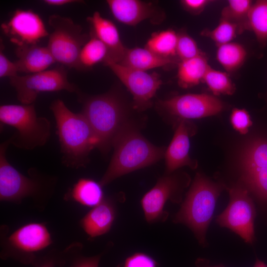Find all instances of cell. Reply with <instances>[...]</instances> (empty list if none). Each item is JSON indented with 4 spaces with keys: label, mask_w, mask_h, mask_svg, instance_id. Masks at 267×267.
<instances>
[{
    "label": "cell",
    "mask_w": 267,
    "mask_h": 267,
    "mask_svg": "<svg viewBox=\"0 0 267 267\" xmlns=\"http://www.w3.org/2000/svg\"><path fill=\"white\" fill-rule=\"evenodd\" d=\"M102 186L99 182L89 178H81L70 190V197L82 205L94 207L104 200Z\"/></svg>",
    "instance_id": "23"
},
{
    "label": "cell",
    "mask_w": 267,
    "mask_h": 267,
    "mask_svg": "<svg viewBox=\"0 0 267 267\" xmlns=\"http://www.w3.org/2000/svg\"><path fill=\"white\" fill-rule=\"evenodd\" d=\"M10 139L0 145V199L19 203L26 197L34 196L42 188L40 181L34 177H26L8 161L6 152Z\"/></svg>",
    "instance_id": "13"
},
{
    "label": "cell",
    "mask_w": 267,
    "mask_h": 267,
    "mask_svg": "<svg viewBox=\"0 0 267 267\" xmlns=\"http://www.w3.org/2000/svg\"><path fill=\"white\" fill-rule=\"evenodd\" d=\"M3 45L0 44V77L9 78L18 76L19 72L15 62L9 60L3 51Z\"/></svg>",
    "instance_id": "34"
},
{
    "label": "cell",
    "mask_w": 267,
    "mask_h": 267,
    "mask_svg": "<svg viewBox=\"0 0 267 267\" xmlns=\"http://www.w3.org/2000/svg\"><path fill=\"white\" fill-rule=\"evenodd\" d=\"M196 41L185 32L178 34L176 55L179 61L188 59L203 54Z\"/></svg>",
    "instance_id": "31"
},
{
    "label": "cell",
    "mask_w": 267,
    "mask_h": 267,
    "mask_svg": "<svg viewBox=\"0 0 267 267\" xmlns=\"http://www.w3.org/2000/svg\"><path fill=\"white\" fill-rule=\"evenodd\" d=\"M108 57L107 47L90 32L89 38L83 46L79 54L78 70L88 69L99 62H104Z\"/></svg>",
    "instance_id": "26"
},
{
    "label": "cell",
    "mask_w": 267,
    "mask_h": 267,
    "mask_svg": "<svg viewBox=\"0 0 267 267\" xmlns=\"http://www.w3.org/2000/svg\"><path fill=\"white\" fill-rule=\"evenodd\" d=\"M230 121L233 129L241 134H246L253 124L249 113L245 109L233 108Z\"/></svg>",
    "instance_id": "32"
},
{
    "label": "cell",
    "mask_w": 267,
    "mask_h": 267,
    "mask_svg": "<svg viewBox=\"0 0 267 267\" xmlns=\"http://www.w3.org/2000/svg\"><path fill=\"white\" fill-rule=\"evenodd\" d=\"M100 255L84 258L79 261L73 267H98Z\"/></svg>",
    "instance_id": "36"
},
{
    "label": "cell",
    "mask_w": 267,
    "mask_h": 267,
    "mask_svg": "<svg viewBox=\"0 0 267 267\" xmlns=\"http://www.w3.org/2000/svg\"><path fill=\"white\" fill-rule=\"evenodd\" d=\"M178 34L172 29L153 33L145 47L155 54L166 58H175Z\"/></svg>",
    "instance_id": "25"
},
{
    "label": "cell",
    "mask_w": 267,
    "mask_h": 267,
    "mask_svg": "<svg viewBox=\"0 0 267 267\" xmlns=\"http://www.w3.org/2000/svg\"><path fill=\"white\" fill-rule=\"evenodd\" d=\"M245 30L252 31L262 46L267 44V0L253 2L249 11Z\"/></svg>",
    "instance_id": "24"
},
{
    "label": "cell",
    "mask_w": 267,
    "mask_h": 267,
    "mask_svg": "<svg viewBox=\"0 0 267 267\" xmlns=\"http://www.w3.org/2000/svg\"><path fill=\"white\" fill-rule=\"evenodd\" d=\"M193 133L191 123L187 120H179L174 136L165 152L166 174H172L183 166L192 169L197 168V161L192 159L189 154V138Z\"/></svg>",
    "instance_id": "15"
},
{
    "label": "cell",
    "mask_w": 267,
    "mask_h": 267,
    "mask_svg": "<svg viewBox=\"0 0 267 267\" xmlns=\"http://www.w3.org/2000/svg\"><path fill=\"white\" fill-rule=\"evenodd\" d=\"M0 121L16 129L10 142L19 149L30 150L43 146L50 135V121L37 116L34 103L0 105Z\"/></svg>",
    "instance_id": "5"
},
{
    "label": "cell",
    "mask_w": 267,
    "mask_h": 267,
    "mask_svg": "<svg viewBox=\"0 0 267 267\" xmlns=\"http://www.w3.org/2000/svg\"><path fill=\"white\" fill-rule=\"evenodd\" d=\"M10 85L14 88L17 99L23 104L34 103L39 93L67 90L81 93L78 87L68 80L63 66L24 76L9 78Z\"/></svg>",
    "instance_id": "9"
},
{
    "label": "cell",
    "mask_w": 267,
    "mask_h": 267,
    "mask_svg": "<svg viewBox=\"0 0 267 267\" xmlns=\"http://www.w3.org/2000/svg\"><path fill=\"white\" fill-rule=\"evenodd\" d=\"M1 27L17 46L37 44L49 35L42 18L31 10L17 9Z\"/></svg>",
    "instance_id": "14"
},
{
    "label": "cell",
    "mask_w": 267,
    "mask_h": 267,
    "mask_svg": "<svg viewBox=\"0 0 267 267\" xmlns=\"http://www.w3.org/2000/svg\"><path fill=\"white\" fill-rule=\"evenodd\" d=\"M229 203L216 218L217 223L252 244L255 240V205L248 190L241 184L228 188Z\"/></svg>",
    "instance_id": "7"
},
{
    "label": "cell",
    "mask_w": 267,
    "mask_h": 267,
    "mask_svg": "<svg viewBox=\"0 0 267 267\" xmlns=\"http://www.w3.org/2000/svg\"><path fill=\"white\" fill-rule=\"evenodd\" d=\"M87 19L91 27L90 32L99 39L108 49V57L106 60L119 62L127 47L120 39L116 26L110 20L102 16L98 11L94 12Z\"/></svg>",
    "instance_id": "18"
},
{
    "label": "cell",
    "mask_w": 267,
    "mask_h": 267,
    "mask_svg": "<svg viewBox=\"0 0 267 267\" xmlns=\"http://www.w3.org/2000/svg\"><path fill=\"white\" fill-rule=\"evenodd\" d=\"M79 95L83 102L82 113L90 124L97 139V148L106 154L119 133L129 123L127 108L116 93L88 97Z\"/></svg>",
    "instance_id": "4"
},
{
    "label": "cell",
    "mask_w": 267,
    "mask_h": 267,
    "mask_svg": "<svg viewBox=\"0 0 267 267\" xmlns=\"http://www.w3.org/2000/svg\"><path fill=\"white\" fill-rule=\"evenodd\" d=\"M41 267H54V265L52 261H47Z\"/></svg>",
    "instance_id": "39"
},
{
    "label": "cell",
    "mask_w": 267,
    "mask_h": 267,
    "mask_svg": "<svg viewBox=\"0 0 267 267\" xmlns=\"http://www.w3.org/2000/svg\"><path fill=\"white\" fill-rule=\"evenodd\" d=\"M253 267H267V265L264 262L257 259Z\"/></svg>",
    "instance_id": "38"
},
{
    "label": "cell",
    "mask_w": 267,
    "mask_h": 267,
    "mask_svg": "<svg viewBox=\"0 0 267 267\" xmlns=\"http://www.w3.org/2000/svg\"><path fill=\"white\" fill-rule=\"evenodd\" d=\"M203 82L214 95H231L235 91V85L228 73L212 68L207 71Z\"/></svg>",
    "instance_id": "29"
},
{
    "label": "cell",
    "mask_w": 267,
    "mask_h": 267,
    "mask_svg": "<svg viewBox=\"0 0 267 267\" xmlns=\"http://www.w3.org/2000/svg\"><path fill=\"white\" fill-rule=\"evenodd\" d=\"M240 169L241 185L258 200L267 203V138H255L246 145Z\"/></svg>",
    "instance_id": "10"
},
{
    "label": "cell",
    "mask_w": 267,
    "mask_h": 267,
    "mask_svg": "<svg viewBox=\"0 0 267 267\" xmlns=\"http://www.w3.org/2000/svg\"><path fill=\"white\" fill-rule=\"evenodd\" d=\"M116 214L113 202L109 199H104L83 218L81 225L90 237L99 236L110 230L115 219Z\"/></svg>",
    "instance_id": "19"
},
{
    "label": "cell",
    "mask_w": 267,
    "mask_h": 267,
    "mask_svg": "<svg viewBox=\"0 0 267 267\" xmlns=\"http://www.w3.org/2000/svg\"><path fill=\"white\" fill-rule=\"evenodd\" d=\"M103 63L131 92L135 109L142 111L151 106L152 98L162 84L158 74L136 70L110 60Z\"/></svg>",
    "instance_id": "11"
},
{
    "label": "cell",
    "mask_w": 267,
    "mask_h": 267,
    "mask_svg": "<svg viewBox=\"0 0 267 267\" xmlns=\"http://www.w3.org/2000/svg\"><path fill=\"white\" fill-rule=\"evenodd\" d=\"M113 154L99 181L104 186L115 179L152 165L164 157L166 149L152 144L130 121L115 139Z\"/></svg>",
    "instance_id": "1"
},
{
    "label": "cell",
    "mask_w": 267,
    "mask_h": 267,
    "mask_svg": "<svg viewBox=\"0 0 267 267\" xmlns=\"http://www.w3.org/2000/svg\"><path fill=\"white\" fill-rule=\"evenodd\" d=\"M210 67L204 53L179 61L177 72L178 85L183 88H188L198 85L203 82Z\"/></svg>",
    "instance_id": "22"
},
{
    "label": "cell",
    "mask_w": 267,
    "mask_h": 267,
    "mask_svg": "<svg viewBox=\"0 0 267 267\" xmlns=\"http://www.w3.org/2000/svg\"><path fill=\"white\" fill-rule=\"evenodd\" d=\"M43 2L45 4L54 6H62L68 4L81 2L77 0H44Z\"/></svg>",
    "instance_id": "37"
},
{
    "label": "cell",
    "mask_w": 267,
    "mask_h": 267,
    "mask_svg": "<svg viewBox=\"0 0 267 267\" xmlns=\"http://www.w3.org/2000/svg\"><path fill=\"white\" fill-rule=\"evenodd\" d=\"M250 0H229L221 12V18L228 20L239 29V34L245 30L248 15L253 4Z\"/></svg>",
    "instance_id": "28"
},
{
    "label": "cell",
    "mask_w": 267,
    "mask_h": 267,
    "mask_svg": "<svg viewBox=\"0 0 267 267\" xmlns=\"http://www.w3.org/2000/svg\"><path fill=\"white\" fill-rule=\"evenodd\" d=\"M52 243L49 232L43 223L33 222L25 224L13 232L8 238L10 248L24 253L41 251Z\"/></svg>",
    "instance_id": "16"
},
{
    "label": "cell",
    "mask_w": 267,
    "mask_h": 267,
    "mask_svg": "<svg viewBox=\"0 0 267 267\" xmlns=\"http://www.w3.org/2000/svg\"><path fill=\"white\" fill-rule=\"evenodd\" d=\"M246 56V49L238 43L231 42L218 46L217 59L227 72L239 69L243 64Z\"/></svg>",
    "instance_id": "27"
},
{
    "label": "cell",
    "mask_w": 267,
    "mask_h": 267,
    "mask_svg": "<svg viewBox=\"0 0 267 267\" xmlns=\"http://www.w3.org/2000/svg\"><path fill=\"white\" fill-rule=\"evenodd\" d=\"M227 187L197 173L174 222L187 226L199 243L206 245V233L212 221L218 199Z\"/></svg>",
    "instance_id": "3"
},
{
    "label": "cell",
    "mask_w": 267,
    "mask_h": 267,
    "mask_svg": "<svg viewBox=\"0 0 267 267\" xmlns=\"http://www.w3.org/2000/svg\"><path fill=\"white\" fill-rule=\"evenodd\" d=\"M190 183V178L185 173L165 174L147 192L140 201L146 222L150 223L164 221L168 214L164 210L169 200L175 203L182 201V194Z\"/></svg>",
    "instance_id": "8"
},
{
    "label": "cell",
    "mask_w": 267,
    "mask_h": 267,
    "mask_svg": "<svg viewBox=\"0 0 267 267\" xmlns=\"http://www.w3.org/2000/svg\"><path fill=\"white\" fill-rule=\"evenodd\" d=\"M17 60L15 61L19 72L27 74L46 70L56 61L47 46L35 44L17 46Z\"/></svg>",
    "instance_id": "20"
},
{
    "label": "cell",
    "mask_w": 267,
    "mask_h": 267,
    "mask_svg": "<svg viewBox=\"0 0 267 267\" xmlns=\"http://www.w3.org/2000/svg\"><path fill=\"white\" fill-rule=\"evenodd\" d=\"M53 31L49 36L47 47L56 62L78 70L80 51L89 38L82 27L70 18L53 14L48 19Z\"/></svg>",
    "instance_id": "6"
},
{
    "label": "cell",
    "mask_w": 267,
    "mask_h": 267,
    "mask_svg": "<svg viewBox=\"0 0 267 267\" xmlns=\"http://www.w3.org/2000/svg\"><path fill=\"white\" fill-rule=\"evenodd\" d=\"M50 109L55 119L62 163L73 168L85 167L89 154L97 146L88 121L82 112H73L59 99L52 102Z\"/></svg>",
    "instance_id": "2"
},
{
    "label": "cell",
    "mask_w": 267,
    "mask_h": 267,
    "mask_svg": "<svg viewBox=\"0 0 267 267\" xmlns=\"http://www.w3.org/2000/svg\"><path fill=\"white\" fill-rule=\"evenodd\" d=\"M239 34L238 26L223 19H220L218 26L213 29H205L201 35L211 39L217 46L231 42Z\"/></svg>",
    "instance_id": "30"
},
{
    "label": "cell",
    "mask_w": 267,
    "mask_h": 267,
    "mask_svg": "<svg viewBox=\"0 0 267 267\" xmlns=\"http://www.w3.org/2000/svg\"><path fill=\"white\" fill-rule=\"evenodd\" d=\"M205 267H222L216 266H206Z\"/></svg>",
    "instance_id": "40"
},
{
    "label": "cell",
    "mask_w": 267,
    "mask_h": 267,
    "mask_svg": "<svg viewBox=\"0 0 267 267\" xmlns=\"http://www.w3.org/2000/svg\"><path fill=\"white\" fill-rule=\"evenodd\" d=\"M113 16L119 22L134 26L146 19L154 21L160 14L152 3L139 0H108Z\"/></svg>",
    "instance_id": "17"
},
{
    "label": "cell",
    "mask_w": 267,
    "mask_h": 267,
    "mask_svg": "<svg viewBox=\"0 0 267 267\" xmlns=\"http://www.w3.org/2000/svg\"><path fill=\"white\" fill-rule=\"evenodd\" d=\"M210 1L208 0H182L180 3L185 10L192 14H198L204 9Z\"/></svg>",
    "instance_id": "35"
},
{
    "label": "cell",
    "mask_w": 267,
    "mask_h": 267,
    "mask_svg": "<svg viewBox=\"0 0 267 267\" xmlns=\"http://www.w3.org/2000/svg\"><path fill=\"white\" fill-rule=\"evenodd\" d=\"M157 263L148 255L135 253L125 260L123 267H157Z\"/></svg>",
    "instance_id": "33"
},
{
    "label": "cell",
    "mask_w": 267,
    "mask_h": 267,
    "mask_svg": "<svg viewBox=\"0 0 267 267\" xmlns=\"http://www.w3.org/2000/svg\"><path fill=\"white\" fill-rule=\"evenodd\" d=\"M165 113L180 119H199L218 114L225 108L216 96L206 93H188L158 101Z\"/></svg>",
    "instance_id": "12"
},
{
    "label": "cell",
    "mask_w": 267,
    "mask_h": 267,
    "mask_svg": "<svg viewBox=\"0 0 267 267\" xmlns=\"http://www.w3.org/2000/svg\"><path fill=\"white\" fill-rule=\"evenodd\" d=\"M176 58L159 56L146 48H127L119 63L138 70H148L165 67L176 63Z\"/></svg>",
    "instance_id": "21"
}]
</instances>
